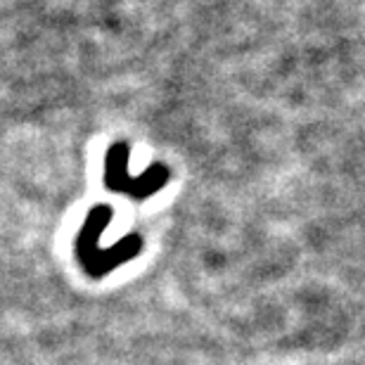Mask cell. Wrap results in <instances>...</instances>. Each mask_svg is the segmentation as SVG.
<instances>
[{
	"label": "cell",
	"instance_id": "obj_1",
	"mask_svg": "<svg viewBox=\"0 0 365 365\" xmlns=\"http://www.w3.org/2000/svg\"><path fill=\"white\" fill-rule=\"evenodd\" d=\"M128 164V145L126 143H114L107 152V187L109 190H128L130 195L143 197L148 192H155L166 182V171L162 166H152L145 171L143 178H128L126 173Z\"/></svg>",
	"mask_w": 365,
	"mask_h": 365
}]
</instances>
